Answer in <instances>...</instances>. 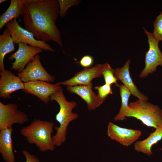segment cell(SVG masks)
I'll return each instance as SVG.
<instances>
[{
	"mask_svg": "<svg viewBox=\"0 0 162 162\" xmlns=\"http://www.w3.org/2000/svg\"><path fill=\"white\" fill-rule=\"evenodd\" d=\"M25 28L37 40H52L62 47L61 33L56 25L59 14L57 0H22Z\"/></svg>",
	"mask_w": 162,
	"mask_h": 162,
	"instance_id": "1",
	"label": "cell"
},
{
	"mask_svg": "<svg viewBox=\"0 0 162 162\" xmlns=\"http://www.w3.org/2000/svg\"><path fill=\"white\" fill-rule=\"evenodd\" d=\"M50 98L51 101H56L60 107L59 111L55 117L56 121L59 124V126L55 127L56 132L52 136V139L56 146L59 147L66 139L67 128L70 123L79 118L78 114L72 112L73 109L77 106V104L74 101H68L62 88L54 93Z\"/></svg>",
	"mask_w": 162,
	"mask_h": 162,
	"instance_id": "2",
	"label": "cell"
},
{
	"mask_svg": "<svg viewBox=\"0 0 162 162\" xmlns=\"http://www.w3.org/2000/svg\"><path fill=\"white\" fill-rule=\"evenodd\" d=\"M53 127L52 122L35 119L23 127L20 133L29 144L35 145L40 151H52L56 147L52 136Z\"/></svg>",
	"mask_w": 162,
	"mask_h": 162,
	"instance_id": "3",
	"label": "cell"
},
{
	"mask_svg": "<svg viewBox=\"0 0 162 162\" xmlns=\"http://www.w3.org/2000/svg\"><path fill=\"white\" fill-rule=\"evenodd\" d=\"M128 106L126 117L135 118L148 127L162 126V110L158 106L139 100Z\"/></svg>",
	"mask_w": 162,
	"mask_h": 162,
	"instance_id": "4",
	"label": "cell"
},
{
	"mask_svg": "<svg viewBox=\"0 0 162 162\" xmlns=\"http://www.w3.org/2000/svg\"><path fill=\"white\" fill-rule=\"evenodd\" d=\"M5 26L10 32L14 44L24 43L39 47L45 51L55 52L49 44L36 39L32 33L20 26L16 19L12 20L7 23Z\"/></svg>",
	"mask_w": 162,
	"mask_h": 162,
	"instance_id": "5",
	"label": "cell"
},
{
	"mask_svg": "<svg viewBox=\"0 0 162 162\" xmlns=\"http://www.w3.org/2000/svg\"><path fill=\"white\" fill-rule=\"evenodd\" d=\"M146 34L149 45V49L145 54V67L139 75L141 78L146 77L150 74L156 70L159 65L162 66V53L159 46V42L153 36L152 33L143 27Z\"/></svg>",
	"mask_w": 162,
	"mask_h": 162,
	"instance_id": "6",
	"label": "cell"
},
{
	"mask_svg": "<svg viewBox=\"0 0 162 162\" xmlns=\"http://www.w3.org/2000/svg\"><path fill=\"white\" fill-rule=\"evenodd\" d=\"M17 75L24 83L36 81L51 83L55 80L54 77L49 74L42 65L38 54L36 55L33 60Z\"/></svg>",
	"mask_w": 162,
	"mask_h": 162,
	"instance_id": "7",
	"label": "cell"
},
{
	"mask_svg": "<svg viewBox=\"0 0 162 162\" xmlns=\"http://www.w3.org/2000/svg\"><path fill=\"white\" fill-rule=\"evenodd\" d=\"M28 120V115L18 110L16 104H5L0 102V130L11 127L15 124L22 125Z\"/></svg>",
	"mask_w": 162,
	"mask_h": 162,
	"instance_id": "8",
	"label": "cell"
},
{
	"mask_svg": "<svg viewBox=\"0 0 162 162\" xmlns=\"http://www.w3.org/2000/svg\"><path fill=\"white\" fill-rule=\"evenodd\" d=\"M18 46L17 50L11 55L8 58L10 60H15L11 69L20 73L33 60L36 55L42 52L43 50L24 43H20Z\"/></svg>",
	"mask_w": 162,
	"mask_h": 162,
	"instance_id": "9",
	"label": "cell"
},
{
	"mask_svg": "<svg viewBox=\"0 0 162 162\" xmlns=\"http://www.w3.org/2000/svg\"><path fill=\"white\" fill-rule=\"evenodd\" d=\"M24 92L33 94L44 103L47 104L50 97L57 91L62 88L60 86L42 81H30L24 83Z\"/></svg>",
	"mask_w": 162,
	"mask_h": 162,
	"instance_id": "10",
	"label": "cell"
},
{
	"mask_svg": "<svg viewBox=\"0 0 162 162\" xmlns=\"http://www.w3.org/2000/svg\"><path fill=\"white\" fill-rule=\"evenodd\" d=\"M107 133L111 139L125 146L132 144L140 136L141 131L123 128L110 122L108 125Z\"/></svg>",
	"mask_w": 162,
	"mask_h": 162,
	"instance_id": "11",
	"label": "cell"
},
{
	"mask_svg": "<svg viewBox=\"0 0 162 162\" xmlns=\"http://www.w3.org/2000/svg\"><path fill=\"white\" fill-rule=\"evenodd\" d=\"M104 66L105 63L98 64L89 68H85L69 79L56 84L67 86L89 85L93 79L101 76Z\"/></svg>",
	"mask_w": 162,
	"mask_h": 162,
	"instance_id": "12",
	"label": "cell"
},
{
	"mask_svg": "<svg viewBox=\"0 0 162 162\" xmlns=\"http://www.w3.org/2000/svg\"><path fill=\"white\" fill-rule=\"evenodd\" d=\"M0 97L6 99L14 92L24 89V83L18 76L8 70L0 71Z\"/></svg>",
	"mask_w": 162,
	"mask_h": 162,
	"instance_id": "13",
	"label": "cell"
},
{
	"mask_svg": "<svg viewBox=\"0 0 162 162\" xmlns=\"http://www.w3.org/2000/svg\"><path fill=\"white\" fill-rule=\"evenodd\" d=\"M92 84L87 85L68 86L67 89L70 93L79 96L87 104L88 109L93 110L102 104L98 96L92 90Z\"/></svg>",
	"mask_w": 162,
	"mask_h": 162,
	"instance_id": "14",
	"label": "cell"
},
{
	"mask_svg": "<svg viewBox=\"0 0 162 162\" xmlns=\"http://www.w3.org/2000/svg\"><path fill=\"white\" fill-rule=\"evenodd\" d=\"M130 63V60L129 59L122 67L113 69L114 75L117 80H120L131 94L137 98L139 100L147 101L148 98L139 91L130 77L129 72Z\"/></svg>",
	"mask_w": 162,
	"mask_h": 162,
	"instance_id": "15",
	"label": "cell"
},
{
	"mask_svg": "<svg viewBox=\"0 0 162 162\" xmlns=\"http://www.w3.org/2000/svg\"><path fill=\"white\" fill-rule=\"evenodd\" d=\"M12 126L0 130V153L6 162H15L12 138Z\"/></svg>",
	"mask_w": 162,
	"mask_h": 162,
	"instance_id": "16",
	"label": "cell"
},
{
	"mask_svg": "<svg viewBox=\"0 0 162 162\" xmlns=\"http://www.w3.org/2000/svg\"><path fill=\"white\" fill-rule=\"evenodd\" d=\"M155 129L154 131L150 133L147 138L134 143V147L136 151L142 152L148 156L153 154L152 147L162 139V126Z\"/></svg>",
	"mask_w": 162,
	"mask_h": 162,
	"instance_id": "17",
	"label": "cell"
},
{
	"mask_svg": "<svg viewBox=\"0 0 162 162\" xmlns=\"http://www.w3.org/2000/svg\"><path fill=\"white\" fill-rule=\"evenodd\" d=\"M24 14V7L22 0H11L9 7L0 16V30L12 20L19 18Z\"/></svg>",
	"mask_w": 162,
	"mask_h": 162,
	"instance_id": "18",
	"label": "cell"
},
{
	"mask_svg": "<svg viewBox=\"0 0 162 162\" xmlns=\"http://www.w3.org/2000/svg\"><path fill=\"white\" fill-rule=\"evenodd\" d=\"M15 50L13 39L9 30L7 28L0 35V71L5 70L4 65L5 56Z\"/></svg>",
	"mask_w": 162,
	"mask_h": 162,
	"instance_id": "19",
	"label": "cell"
},
{
	"mask_svg": "<svg viewBox=\"0 0 162 162\" xmlns=\"http://www.w3.org/2000/svg\"><path fill=\"white\" fill-rule=\"evenodd\" d=\"M119 91L121 98V105L118 113L115 116V121H123L125 119L129 109L128 100L131 95L130 91L123 85H119Z\"/></svg>",
	"mask_w": 162,
	"mask_h": 162,
	"instance_id": "20",
	"label": "cell"
},
{
	"mask_svg": "<svg viewBox=\"0 0 162 162\" xmlns=\"http://www.w3.org/2000/svg\"><path fill=\"white\" fill-rule=\"evenodd\" d=\"M105 84L111 85L115 84L116 86H119L117 83V80L114 74L113 69H112L108 63H105V66L102 72Z\"/></svg>",
	"mask_w": 162,
	"mask_h": 162,
	"instance_id": "21",
	"label": "cell"
},
{
	"mask_svg": "<svg viewBox=\"0 0 162 162\" xmlns=\"http://www.w3.org/2000/svg\"><path fill=\"white\" fill-rule=\"evenodd\" d=\"M153 26V35L159 42L162 41V11L156 17Z\"/></svg>",
	"mask_w": 162,
	"mask_h": 162,
	"instance_id": "22",
	"label": "cell"
},
{
	"mask_svg": "<svg viewBox=\"0 0 162 162\" xmlns=\"http://www.w3.org/2000/svg\"><path fill=\"white\" fill-rule=\"evenodd\" d=\"M59 5V14L61 17L65 16L67 10L74 5H78L80 2V0H58Z\"/></svg>",
	"mask_w": 162,
	"mask_h": 162,
	"instance_id": "23",
	"label": "cell"
},
{
	"mask_svg": "<svg viewBox=\"0 0 162 162\" xmlns=\"http://www.w3.org/2000/svg\"><path fill=\"white\" fill-rule=\"evenodd\" d=\"M94 88L98 91L97 96L101 104L109 95L112 94L113 93L111 85L106 84L101 86H96Z\"/></svg>",
	"mask_w": 162,
	"mask_h": 162,
	"instance_id": "24",
	"label": "cell"
},
{
	"mask_svg": "<svg viewBox=\"0 0 162 162\" xmlns=\"http://www.w3.org/2000/svg\"><path fill=\"white\" fill-rule=\"evenodd\" d=\"M94 59L93 57L89 55L83 56L80 61V64L81 66L85 68H88L93 64Z\"/></svg>",
	"mask_w": 162,
	"mask_h": 162,
	"instance_id": "25",
	"label": "cell"
},
{
	"mask_svg": "<svg viewBox=\"0 0 162 162\" xmlns=\"http://www.w3.org/2000/svg\"><path fill=\"white\" fill-rule=\"evenodd\" d=\"M22 154L26 158V162H40L39 159L34 155L30 153L26 150H22Z\"/></svg>",
	"mask_w": 162,
	"mask_h": 162,
	"instance_id": "26",
	"label": "cell"
},
{
	"mask_svg": "<svg viewBox=\"0 0 162 162\" xmlns=\"http://www.w3.org/2000/svg\"><path fill=\"white\" fill-rule=\"evenodd\" d=\"M7 0H0V4H1L4 2H6Z\"/></svg>",
	"mask_w": 162,
	"mask_h": 162,
	"instance_id": "27",
	"label": "cell"
},
{
	"mask_svg": "<svg viewBox=\"0 0 162 162\" xmlns=\"http://www.w3.org/2000/svg\"><path fill=\"white\" fill-rule=\"evenodd\" d=\"M161 151H162V148L161 149Z\"/></svg>",
	"mask_w": 162,
	"mask_h": 162,
	"instance_id": "28",
	"label": "cell"
}]
</instances>
